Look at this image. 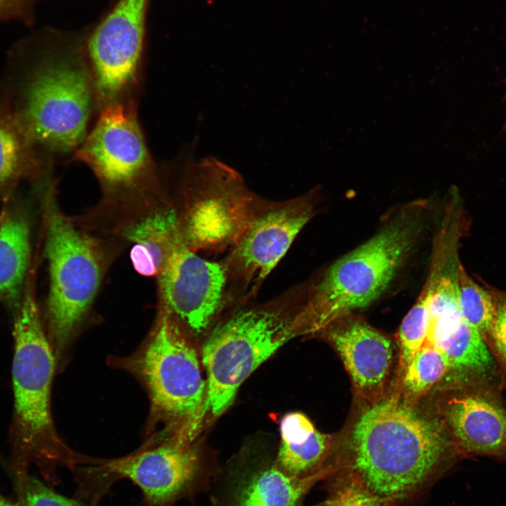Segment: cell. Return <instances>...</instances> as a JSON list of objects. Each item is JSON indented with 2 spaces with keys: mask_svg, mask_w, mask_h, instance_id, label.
I'll use <instances>...</instances> for the list:
<instances>
[{
  "mask_svg": "<svg viewBox=\"0 0 506 506\" xmlns=\"http://www.w3.org/2000/svg\"><path fill=\"white\" fill-rule=\"evenodd\" d=\"M38 0H0V20L15 19L31 22Z\"/></svg>",
  "mask_w": 506,
  "mask_h": 506,
  "instance_id": "obj_27",
  "label": "cell"
},
{
  "mask_svg": "<svg viewBox=\"0 0 506 506\" xmlns=\"http://www.w3.org/2000/svg\"><path fill=\"white\" fill-rule=\"evenodd\" d=\"M196 143L164 164L175 183L180 238L193 252L229 251L247 222L256 194L223 162L197 160Z\"/></svg>",
  "mask_w": 506,
  "mask_h": 506,
  "instance_id": "obj_8",
  "label": "cell"
},
{
  "mask_svg": "<svg viewBox=\"0 0 506 506\" xmlns=\"http://www.w3.org/2000/svg\"><path fill=\"white\" fill-rule=\"evenodd\" d=\"M320 191L285 200L256 195L247 222L223 258L245 302L254 298L264 280L317 212Z\"/></svg>",
  "mask_w": 506,
  "mask_h": 506,
  "instance_id": "obj_11",
  "label": "cell"
},
{
  "mask_svg": "<svg viewBox=\"0 0 506 506\" xmlns=\"http://www.w3.org/2000/svg\"><path fill=\"white\" fill-rule=\"evenodd\" d=\"M0 506H19L18 503H15L0 494Z\"/></svg>",
  "mask_w": 506,
  "mask_h": 506,
  "instance_id": "obj_28",
  "label": "cell"
},
{
  "mask_svg": "<svg viewBox=\"0 0 506 506\" xmlns=\"http://www.w3.org/2000/svg\"><path fill=\"white\" fill-rule=\"evenodd\" d=\"M429 321L428 308L417 301L403 319L398 332L400 378L410 359L426 342Z\"/></svg>",
  "mask_w": 506,
  "mask_h": 506,
  "instance_id": "obj_22",
  "label": "cell"
},
{
  "mask_svg": "<svg viewBox=\"0 0 506 506\" xmlns=\"http://www.w3.org/2000/svg\"><path fill=\"white\" fill-rule=\"evenodd\" d=\"M335 440L334 435L316 429L304 441H281L274 465L290 476L303 478L313 475L326 467L324 463Z\"/></svg>",
  "mask_w": 506,
  "mask_h": 506,
  "instance_id": "obj_19",
  "label": "cell"
},
{
  "mask_svg": "<svg viewBox=\"0 0 506 506\" xmlns=\"http://www.w3.org/2000/svg\"><path fill=\"white\" fill-rule=\"evenodd\" d=\"M29 226L22 212L14 205L0 214V302L19 305L28 268Z\"/></svg>",
  "mask_w": 506,
  "mask_h": 506,
  "instance_id": "obj_17",
  "label": "cell"
},
{
  "mask_svg": "<svg viewBox=\"0 0 506 506\" xmlns=\"http://www.w3.org/2000/svg\"><path fill=\"white\" fill-rule=\"evenodd\" d=\"M156 277L160 306L194 335L211 330L223 313L245 304L223 259L203 258L182 242Z\"/></svg>",
  "mask_w": 506,
  "mask_h": 506,
  "instance_id": "obj_12",
  "label": "cell"
},
{
  "mask_svg": "<svg viewBox=\"0 0 506 506\" xmlns=\"http://www.w3.org/2000/svg\"><path fill=\"white\" fill-rule=\"evenodd\" d=\"M14 481L19 506H91L56 493L30 473Z\"/></svg>",
  "mask_w": 506,
  "mask_h": 506,
  "instance_id": "obj_24",
  "label": "cell"
},
{
  "mask_svg": "<svg viewBox=\"0 0 506 506\" xmlns=\"http://www.w3.org/2000/svg\"><path fill=\"white\" fill-rule=\"evenodd\" d=\"M350 472L344 470L333 483L327 498L318 506H388Z\"/></svg>",
  "mask_w": 506,
  "mask_h": 506,
  "instance_id": "obj_23",
  "label": "cell"
},
{
  "mask_svg": "<svg viewBox=\"0 0 506 506\" xmlns=\"http://www.w3.org/2000/svg\"><path fill=\"white\" fill-rule=\"evenodd\" d=\"M44 197L50 273L46 333L60 360L92 308L112 255L106 241L79 228L63 212L53 185Z\"/></svg>",
  "mask_w": 506,
  "mask_h": 506,
  "instance_id": "obj_7",
  "label": "cell"
},
{
  "mask_svg": "<svg viewBox=\"0 0 506 506\" xmlns=\"http://www.w3.org/2000/svg\"><path fill=\"white\" fill-rule=\"evenodd\" d=\"M316 429L309 417L303 413L299 412L287 413L280 422L281 441L297 443L304 441Z\"/></svg>",
  "mask_w": 506,
  "mask_h": 506,
  "instance_id": "obj_26",
  "label": "cell"
},
{
  "mask_svg": "<svg viewBox=\"0 0 506 506\" xmlns=\"http://www.w3.org/2000/svg\"><path fill=\"white\" fill-rule=\"evenodd\" d=\"M119 365L144 386L164 435L192 444L206 417L207 382L187 332L163 308L145 342Z\"/></svg>",
  "mask_w": 506,
  "mask_h": 506,
  "instance_id": "obj_6",
  "label": "cell"
},
{
  "mask_svg": "<svg viewBox=\"0 0 506 506\" xmlns=\"http://www.w3.org/2000/svg\"><path fill=\"white\" fill-rule=\"evenodd\" d=\"M505 83H506V79H505ZM506 131V118H505V122H504V124H503V126H502V131Z\"/></svg>",
  "mask_w": 506,
  "mask_h": 506,
  "instance_id": "obj_29",
  "label": "cell"
},
{
  "mask_svg": "<svg viewBox=\"0 0 506 506\" xmlns=\"http://www.w3.org/2000/svg\"><path fill=\"white\" fill-rule=\"evenodd\" d=\"M459 455L443 420L395 391L369 405L344 443V467L389 504L407 498Z\"/></svg>",
  "mask_w": 506,
  "mask_h": 506,
  "instance_id": "obj_1",
  "label": "cell"
},
{
  "mask_svg": "<svg viewBox=\"0 0 506 506\" xmlns=\"http://www.w3.org/2000/svg\"><path fill=\"white\" fill-rule=\"evenodd\" d=\"M335 470L334 465H327L313 475L299 478L273 464L243 478L233 493L231 506H298L318 481Z\"/></svg>",
  "mask_w": 506,
  "mask_h": 506,
  "instance_id": "obj_16",
  "label": "cell"
},
{
  "mask_svg": "<svg viewBox=\"0 0 506 506\" xmlns=\"http://www.w3.org/2000/svg\"><path fill=\"white\" fill-rule=\"evenodd\" d=\"M495 302V319L486 344L498 366L501 384L506 389V293L491 291Z\"/></svg>",
  "mask_w": 506,
  "mask_h": 506,
  "instance_id": "obj_25",
  "label": "cell"
},
{
  "mask_svg": "<svg viewBox=\"0 0 506 506\" xmlns=\"http://www.w3.org/2000/svg\"><path fill=\"white\" fill-rule=\"evenodd\" d=\"M441 416L459 455L506 460V407L489 380L452 384Z\"/></svg>",
  "mask_w": 506,
  "mask_h": 506,
  "instance_id": "obj_14",
  "label": "cell"
},
{
  "mask_svg": "<svg viewBox=\"0 0 506 506\" xmlns=\"http://www.w3.org/2000/svg\"><path fill=\"white\" fill-rule=\"evenodd\" d=\"M13 332L11 469L14 478H19L29 474L34 465L48 485L55 486L59 481V467L74 470L91 465L93 458L70 448L54 425L51 391L56 356L41 320L30 278L17 306Z\"/></svg>",
  "mask_w": 506,
  "mask_h": 506,
  "instance_id": "obj_2",
  "label": "cell"
},
{
  "mask_svg": "<svg viewBox=\"0 0 506 506\" xmlns=\"http://www.w3.org/2000/svg\"><path fill=\"white\" fill-rule=\"evenodd\" d=\"M308 283L257 304L238 306L210 330L202 347L206 416H221L244 381L290 339L301 334L299 314Z\"/></svg>",
  "mask_w": 506,
  "mask_h": 506,
  "instance_id": "obj_4",
  "label": "cell"
},
{
  "mask_svg": "<svg viewBox=\"0 0 506 506\" xmlns=\"http://www.w3.org/2000/svg\"><path fill=\"white\" fill-rule=\"evenodd\" d=\"M137 104L115 105L98 119L74 153L73 161L93 171L105 199L155 189L162 185L137 116Z\"/></svg>",
  "mask_w": 506,
  "mask_h": 506,
  "instance_id": "obj_10",
  "label": "cell"
},
{
  "mask_svg": "<svg viewBox=\"0 0 506 506\" xmlns=\"http://www.w3.org/2000/svg\"><path fill=\"white\" fill-rule=\"evenodd\" d=\"M32 144L15 117L0 110V196L35 170Z\"/></svg>",
  "mask_w": 506,
  "mask_h": 506,
  "instance_id": "obj_18",
  "label": "cell"
},
{
  "mask_svg": "<svg viewBox=\"0 0 506 506\" xmlns=\"http://www.w3.org/2000/svg\"><path fill=\"white\" fill-rule=\"evenodd\" d=\"M48 45L36 55L15 116L33 143L56 153L74 154L97 110L91 72L79 46Z\"/></svg>",
  "mask_w": 506,
  "mask_h": 506,
  "instance_id": "obj_5",
  "label": "cell"
},
{
  "mask_svg": "<svg viewBox=\"0 0 506 506\" xmlns=\"http://www.w3.org/2000/svg\"><path fill=\"white\" fill-rule=\"evenodd\" d=\"M321 331L340 356L356 394L369 405L385 397L393 361L391 339L353 313Z\"/></svg>",
  "mask_w": 506,
  "mask_h": 506,
  "instance_id": "obj_15",
  "label": "cell"
},
{
  "mask_svg": "<svg viewBox=\"0 0 506 506\" xmlns=\"http://www.w3.org/2000/svg\"><path fill=\"white\" fill-rule=\"evenodd\" d=\"M450 364L444 353L425 342L408 363L401 377L400 393L413 402L448 375Z\"/></svg>",
  "mask_w": 506,
  "mask_h": 506,
  "instance_id": "obj_20",
  "label": "cell"
},
{
  "mask_svg": "<svg viewBox=\"0 0 506 506\" xmlns=\"http://www.w3.org/2000/svg\"><path fill=\"white\" fill-rule=\"evenodd\" d=\"M458 304L463 319L477 330L486 343L495 316V302L489 290L468 275L460 261L458 266Z\"/></svg>",
  "mask_w": 506,
  "mask_h": 506,
  "instance_id": "obj_21",
  "label": "cell"
},
{
  "mask_svg": "<svg viewBox=\"0 0 506 506\" xmlns=\"http://www.w3.org/2000/svg\"><path fill=\"white\" fill-rule=\"evenodd\" d=\"M428 208L423 200L403 205L372 237L308 281L299 316L302 332H320L336 320L375 301L420 239Z\"/></svg>",
  "mask_w": 506,
  "mask_h": 506,
  "instance_id": "obj_3",
  "label": "cell"
},
{
  "mask_svg": "<svg viewBox=\"0 0 506 506\" xmlns=\"http://www.w3.org/2000/svg\"><path fill=\"white\" fill-rule=\"evenodd\" d=\"M147 0H119L87 44L96 109L137 104Z\"/></svg>",
  "mask_w": 506,
  "mask_h": 506,
  "instance_id": "obj_13",
  "label": "cell"
},
{
  "mask_svg": "<svg viewBox=\"0 0 506 506\" xmlns=\"http://www.w3.org/2000/svg\"><path fill=\"white\" fill-rule=\"evenodd\" d=\"M77 495L97 505L113 484L128 479L141 491L146 506H174L200 489L205 478L197 448L161 436L129 455L98 459L76 472Z\"/></svg>",
  "mask_w": 506,
  "mask_h": 506,
  "instance_id": "obj_9",
  "label": "cell"
}]
</instances>
